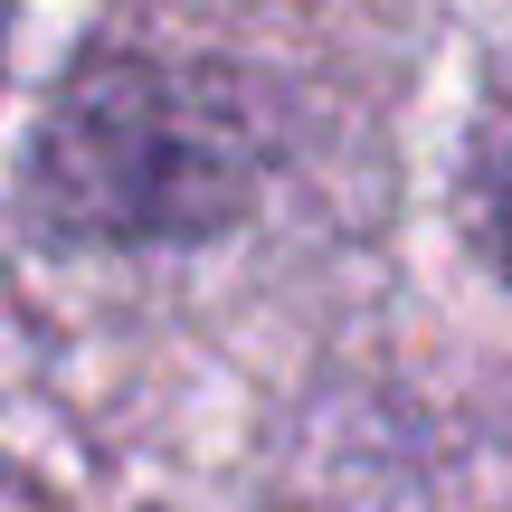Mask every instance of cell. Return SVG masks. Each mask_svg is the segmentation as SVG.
<instances>
[{
    "instance_id": "cell-1",
    "label": "cell",
    "mask_w": 512,
    "mask_h": 512,
    "mask_svg": "<svg viewBox=\"0 0 512 512\" xmlns=\"http://www.w3.org/2000/svg\"><path fill=\"white\" fill-rule=\"evenodd\" d=\"M247 200V114L219 76L114 57L57 95L38 133V209L67 238H190Z\"/></svg>"
},
{
    "instance_id": "cell-2",
    "label": "cell",
    "mask_w": 512,
    "mask_h": 512,
    "mask_svg": "<svg viewBox=\"0 0 512 512\" xmlns=\"http://www.w3.org/2000/svg\"><path fill=\"white\" fill-rule=\"evenodd\" d=\"M0 512H57V503H38L29 484H0Z\"/></svg>"
},
{
    "instance_id": "cell-3",
    "label": "cell",
    "mask_w": 512,
    "mask_h": 512,
    "mask_svg": "<svg viewBox=\"0 0 512 512\" xmlns=\"http://www.w3.org/2000/svg\"><path fill=\"white\" fill-rule=\"evenodd\" d=\"M503 256H512V181H503Z\"/></svg>"
}]
</instances>
